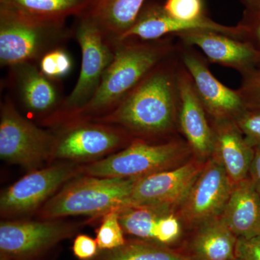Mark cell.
I'll return each mask as SVG.
<instances>
[{
	"instance_id": "cell-1",
	"label": "cell",
	"mask_w": 260,
	"mask_h": 260,
	"mask_svg": "<svg viewBox=\"0 0 260 260\" xmlns=\"http://www.w3.org/2000/svg\"><path fill=\"white\" fill-rule=\"evenodd\" d=\"M177 51L157 65L112 111L91 119L125 129L135 139L160 141L177 137Z\"/></svg>"
},
{
	"instance_id": "cell-2",
	"label": "cell",
	"mask_w": 260,
	"mask_h": 260,
	"mask_svg": "<svg viewBox=\"0 0 260 260\" xmlns=\"http://www.w3.org/2000/svg\"><path fill=\"white\" fill-rule=\"evenodd\" d=\"M174 36L154 41L126 39L115 44L112 62L103 75L93 98L83 107L51 121L54 126L91 120L112 111L150 72L177 51Z\"/></svg>"
},
{
	"instance_id": "cell-3",
	"label": "cell",
	"mask_w": 260,
	"mask_h": 260,
	"mask_svg": "<svg viewBox=\"0 0 260 260\" xmlns=\"http://www.w3.org/2000/svg\"><path fill=\"white\" fill-rule=\"evenodd\" d=\"M140 178L98 177L85 175L67 183L39 211L43 220L69 216H99L120 209Z\"/></svg>"
},
{
	"instance_id": "cell-4",
	"label": "cell",
	"mask_w": 260,
	"mask_h": 260,
	"mask_svg": "<svg viewBox=\"0 0 260 260\" xmlns=\"http://www.w3.org/2000/svg\"><path fill=\"white\" fill-rule=\"evenodd\" d=\"M193 155L184 138L151 141L135 139L125 148L80 167L84 175L98 177L142 178L180 167Z\"/></svg>"
},
{
	"instance_id": "cell-5",
	"label": "cell",
	"mask_w": 260,
	"mask_h": 260,
	"mask_svg": "<svg viewBox=\"0 0 260 260\" xmlns=\"http://www.w3.org/2000/svg\"><path fill=\"white\" fill-rule=\"evenodd\" d=\"M73 37L66 21L37 20L0 9V64L11 68L39 62L47 52L63 47Z\"/></svg>"
},
{
	"instance_id": "cell-6",
	"label": "cell",
	"mask_w": 260,
	"mask_h": 260,
	"mask_svg": "<svg viewBox=\"0 0 260 260\" xmlns=\"http://www.w3.org/2000/svg\"><path fill=\"white\" fill-rule=\"evenodd\" d=\"M54 128L51 160L96 161L135 140L122 128L92 120L71 121Z\"/></svg>"
},
{
	"instance_id": "cell-7",
	"label": "cell",
	"mask_w": 260,
	"mask_h": 260,
	"mask_svg": "<svg viewBox=\"0 0 260 260\" xmlns=\"http://www.w3.org/2000/svg\"><path fill=\"white\" fill-rule=\"evenodd\" d=\"M54 131L43 129L22 115L10 97L0 107V158L34 171L51 160Z\"/></svg>"
},
{
	"instance_id": "cell-8",
	"label": "cell",
	"mask_w": 260,
	"mask_h": 260,
	"mask_svg": "<svg viewBox=\"0 0 260 260\" xmlns=\"http://www.w3.org/2000/svg\"><path fill=\"white\" fill-rule=\"evenodd\" d=\"M73 37L81 49L79 77L71 93L64 98L60 109L44 121L46 124L85 106L96 92L103 75L114 58L115 46L104 37L88 18L80 17L79 21L73 29Z\"/></svg>"
},
{
	"instance_id": "cell-9",
	"label": "cell",
	"mask_w": 260,
	"mask_h": 260,
	"mask_svg": "<svg viewBox=\"0 0 260 260\" xmlns=\"http://www.w3.org/2000/svg\"><path fill=\"white\" fill-rule=\"evenodd\" d=\"M79 225L59 220H3L0 223V256L7 260H41Z\"/></svg>"
},
{
	"instance_id": "cell-10",
	"label": "cell",
	"mask_w": 260,
	"mask_h": 260,
	"mask_svg": "<svg viewBox=\"0 0 260 260\" xmlns=\"http://www.w3.org/2000/svg\"><path fill=\"white\" fill-rule=\"evenodd\" d=\"M233 188L221 162L212 155L176 212L184 233L220 217Z\"/></svg>"
},
{
	"instance_id": "cell-11",
	"label": "cell",
	"mask_w": 260,
	"mask_h": 260,
	"mask_svg": "<svg viewBox=\"0 0 260 260\" xmlns=\"http://www.w3.org/2000/svg\"><path fill=\"white\" fill-rule=\"evenodd\" d=\"M78 174H81L80 166L75 162L54 164L31 171L2 193V216H18L42 208L61 186Z\"/></svg>"
},
{
	"instance_id": "cell-12",
	"label": "cell",
	"mask_w": 260,
	"mask_h": 260,
	"mask_svg": "<svg viewBox=\"0 0 260 260\" xmlns=\"http://www.w3.org/2000/svg\"><path fill=\"white\" fill-rule=\"evenodd\" d=\"M178 54L181 64L190 75L210 121H236L245 112V105L238 90L219 81L210 72L206 58L194 47L178 42Z\"/></svg>"
},
{
	"instance_id": "cell-13",
	"label": "cell",
	"mask_w": 260,
	"mask_h": 260,
	"mask_svg": "<svg viewBox=\"0 0 260 260\" xmlns=\"http://www.w3.org/2000/svg\"><path fill=\"white\" fill-rule=\"evenodd\" d=\"M205 162L193 156L180 167L140 178L124 206L162 205L176 213Z\"/></svg>"
},
{
	"instance_id": "cell-14",
	"label": "cell",
	"mask_w": 260,
	"mask_h": 260,
	"mask_svg": "<svg viewBox=\"0 0 260 260\" xmlns=\"http://www.w3.org/2000/svg\"><path fill=\"white\" fill-rule=\"evenodd\" d=\"M178 130L189 145L193 156L207 161L213 153V127L190 75L181 62L178 73Z\"/></svg>"
},
{
	"instance_id": "cell-15",
	"label": "cell",
	"mask_w": 260,
	"mask_h": 260,
	"mask_svg": "<svg viewBox=\"0 0 260 260\" xmlns=\"http://www.w3.org/2000/svg\"><path fill=\"white\" fill-rule=\"evenodd\" d=\"M175 37L181 44L200 49L208 62L237 70L242 76L260 62V51L250 43L222 32L193 30Z\"/></svg>"
},
{
	"instance_id": "cell-16",
	"label": "cell",
	"mask_w": 260,
	"mask_h": 260,
	"mask_svg": "<svg viewBox=\"0 0 260 260\" xmlns=\"http://www.w3.org/2000/svg\"><path fill=\"white\" fill-rule=\"evenodd\" d=\"M193 30H209L242 39L244 30L239 24L228 26L205 16L194 21H183L169 16L162 5L153 3L145 5L134 25L122 36L119 42L126 39L154 41Z\"/></svg>"
},
{
	"instance_id": "cell-17",
	"label": "cell",
	"mask_w": 260,
	"mask_h": 260,
	"mask_svg": "<svg viewBox=\"0 0 260 260\" xmlns=\"http://www.w3.org/2000/svg\"><path fill=\"white\" fill-rule=\"evenodd\" d=\"M10 84L22 107L44 120L54 115L64 98L56 80L45 76L37 63H24L9 68Z\"/></svg>"
},
{
	"instance_id": "cell-18",
	"label": "cell",
	"mask_w": 260,
	"mask_h": 260,
	"mask_svg": "<svg viewBox=\"0 0 260 260\" xmlns=\"http://www.w3.org/2000/svg\"><path fill=\"white\" fill-rule=\"evenodd\" d=\"M238 238L220 217L184 233L177 249L187 260H233Z\"/></svg>"
},
{
	"instance_id": "cell-19",
	"label": "cell",
	"mask_w": 260,
	"mask_h": 260,
	"mask_svg": "<svg viewBox=\"0 0 260 260\" xmlns=\"http://www.w3.org/2000/svg\"><path fill=\"white\" fill-rule=\"evenodd\" d=\"M213 155L221 162L233 185L247 179L254 148L234 120L211 121Z\"/></svg>"
},
{
	"instance_id": "cell-20",
	"label": "cell",
	"mask_w": 260,
	"mask_h": 260,
	"mask_svg": "<svg viewBox=\"0 0 260 260\" xmlns=\"http://www.w3.org/2000/svg\"><path fill=\"white\" fill-rule=\"evenodd\" d=\"M220 218L238 239L260 236V197L250 178L234 186Z\"/></svg>"
},
{
	"instance_id": "cell-21",
	"label": "cell",
	"mask_w": 260,
	"mask_h": 260,
	"mask_svg": "<svg viewBox=\"0 0 260 260\" xmlns=\"http://www.w3.org/2000/svg\"><path fill=\"white\" fill-rule=\"evenodd\" d=\"M145 4V0H95L83 16L114 46L134 25Z\"/></svg>"
},
{
	"instance_id": "cell-22",
	"label": "cell",
	"mask_w": 260,
	"mask_h": 260,
	"mask_svg": "<svg viewBox=\"0 0 260 260\" xmlns=\"http://www.w3.org/2000/svg\"><path fill=\"white\" fill-rule=\"evenodd\" d=\"M95 0H0V9L45 21L83 16Z\"/></svg>"
},
{
	"instance_id": "cell-23",
	"label": "cell",
	"mask_w": 260,
	"mask_h": 260,
	"mask_svg": "<svg viewBox=\"0 0 260 260\" xmlns=\"http://www.w3.org/2000/svg\"><path fill=\"white\" fill-rule=\"evenodd\" d=\"M118 210L119 222L124 234L153 242L158 220L167 214L175 213L162 205H128Z\"/></svg>"
},
{
	"instance_id": "cell-24",
	"label": "cell",
	"mask_w": 260,
	"mask_h": 260,
	"mask_svg": "<svg viewBox=\"0 0 260 260\" xmlns=\"http://www.w3.org/2000/svg\"><path fill=\"white\" fill-rule=\"evenodd\" d=\"M91 260H187L177 248L153 241L126 239L125 244L112 250H100Z\"/></svg>"
},
{
	"instance_id": "cell-25",
	"label": "cell",
	"mask_w": 260,
	"mask_h": 260,
	"mask_svg": "<svg viewBox=\"0 0 260 260\" xmlns=\"http://www.w3.org/2000/svg\"><path fill=\"white\" fill-rule=\"evenodd\" d=\"M95 240L100 250H112L125 244L126 239L119 222V210H111L103 215Z\"/></svg>"
},
{
	"instance_id": "cell-26",
	"label": "cell",
	"mask_w": 260,
	"mask_h": 260,
	"mask_svg": "<svg viewBox=\"0 0 260 260\" xmlns=\"http://www.w3.org/2000/svg\"><path fill=\"white\" fill-rule=\"evenodd\" d=\"M38 67L47 78L59 81L71 73L73 58L64 47L56 48L44 54L38 62Z\"/></svg>"
},
{
	"instance_id": "cell-27",
	"label": "cell",
	"mask_w": 260,
	"mask_h": 260,
	"mask_svg": "<svg viewBox=\"0 0 260 260\" xmlns=\"http://www.w3.org/2000/svg\"><path fill=\"white\" fill-rule=\"evenodd\" d=\"M162 7L169 16L183 21H194L206 16L203 0H166Z\"/></svg>"
},
{
	"instance_id": "cell-28",
	"label": "cell",
	"mask_w": 260,
	"mask_h": 260,
	"mask_svg": "<svg viewBox=\"0 0 260 260\" xmlns=\"http://www.w3.org/2000/svg\"><path fill=\"white\" fill-rule=\"evenodd\" d=\"M184 232L180 220L175 213L162 216L157 223L155 242L177 247L182 239Z\"/></svg>"
},
{
	"instance_id": "cell-29",
	"label": "cell",
	"mask_w": 260,
	"mask_h": 260,
	"mask_svg": "<svg viewBox=\"0 0 260 260\" xmlns=\"http://www.w3.org/2000/svg\"><path fill=\"white\" fill-rule=\"evenodd\" d=\"M243 77L237 89L247 110L260 111V62Z\"/></svg>"
},
{
	"instance_id": "cell-30",
	"label": "cell",
	"mask_w": 260,
	"mask_h": 260,
	"mask_svg": "<svg viewBox=\"0 0 260 260\" xmlns=\"http://www.w3.org/2000/svg\"><path fill=\"white\" fill-rule=\"evenodd\" d=\"M235 121L249 143L260 146V111L246 109Z\"/></svg>"
},
{
	"instance_id": "cell-31",
	"label": "cell",
	"mask_w": 260,
	"mask_h": 260,
	"mask_svg": "<svg viewBox=\"0 0 260 260\" xmlns=\"http://www.w3.org/2000/svg\"><path fill=\"white\" fill-rule=\"evenodd\" d=\"M239 24L244 30L243 40L250 43L260 51V12L245 10L244 18Z\"/></svg>"
},
{
	"instance_id": "cell-32",
	"label": "cell",
	"mask_w": 260,
	"mask_h": 260,
	"mask_svg": "<svg viewBox=\"0 0 260 260\" xmlns=\"http://www.w3.org/2000/svg\"><path fill=\"white\" fill-rule=\"evenodd\" d=\"M99 246L95 239L85 234H79L75 238L73 252L78 260H91L99 254Z\"/></svg>"
},
{
	"instance_id": "cell-33",
	"label": "cell",
	"mask_w": 260,
	"mask_h": 260,
	"mask_svg": "<svg viewBox=\"0 0 260 260\" xmlns=\"http://www.w3.org/2000/svg\"><path fill=\"white\" fill-rule=\"evenodd\" d=\"M236 257L240 260H260V236L251 239H238Z\"/></svg>"
},
{
	"instance_id": "cell-34",
	"label": "cell",
	"mask_w": 260,
	"mask_h": 260,
	"mask_svg": "<svg viewBox=\"0 0 260 260\" xmlns=\"http://www.w3.org/2000/svg\"><path fill=\"white\" fill-rule=\"evenodd\" d=\"M253 148L254 157L251 162L249 177L260 197V146H254Z\"/></svg>"
},
{
	"instance_id": "cell-35",
	"label": "cell",
	"mask_w": 260,
	"mask_h": 260,
	"mask_svg": "<svg viewBox=\"0 0 260 260\" xmlns=\"http://www.w3.org/2000/svg\"><path fill=\"white\" fill-rule=\"evenodd\" d=\"M246 11L260 12V0H239Z\"/></svg>"
},
{
	"instance_id": "cell-36",
	"label": "cell",
	"mask_w": 260,
	"mask_h": 260,
	"mask_svg": "<svg viewBox=\"0 0 260 260\" xmlns=\"http://www.w3.org/2000/svg\"><path fill=\"white\" fill-rule=\"evenodd\" d=\"M0 260H7L5 258L3 257V256H0Z\"/></svg>"
},
{
	"instance_id": "cell-37",
	"label": "cell",
	"mask_w": 260,
	"mask_h": 260,
	"mask_svg": "<svg viewBox=\"0 0 260 260\" xmlns=\"http://www.w3.org/2000/svg\"><path fill=\"white\" fill-rule=\"evenodd\" d=\"M233 260H240V259H238V258H237V257H236V258H235V259H233Z\"/></svg>"
}]
</instances>
